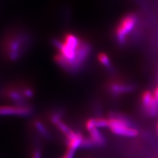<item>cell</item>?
Returning <instances> with one entry per match:
<instances>
[{"label": "cell", "instance_id": "6da1fadb", "mask_svg": "<svg viewBox=\"0 0 158 158\" xmlns=\"http://www.w3.org/2000/svg\"><path fill=\"white\" fill-rule=\"evenodd\" d=\"M56 44L58 53L55 57L56 61L70 73L77 72L90 53V45L73 34H67L62 41L57 42Z\"/></svg>", "mask_w": 158, "mask_h": 158}, {"label": "cell", "instance_id": "7a4b0ae2", "mask_svg": "<svg viewBox=\"0 0 158 158\" xmlns=\"http://www.w3.org/2000/svg\"><path fill=\"white\" fill-rule=\"evenodd\" d=\"M107 118L108 128L113 134L125 137H136L138 135V130L126 116L111 113Z\"/></svg>", "mask_w": 158, "mask_h": 158}, {"label": "cell", "instance_id": "3957f363", "mask_svg": "<svg viewBox=\"0 0 158 158\" xmlns=\"http://www.w3.org/2000/svg\"><path fill=\"white\" fill-rule=\"evenodd\" d=\"M138 16L135 13H128L123 17L115 28V34L118 44L123 45L127 42L128 36L133 32L138 23Z\"/></svg>", "mask_w": 158, "mask_h": 158}, {"label": "cell", "instance_id": "277c9868", "mask_svg": "<svg viewBox=\"0 0 158 158\" xmlns=\"http://www.w3.org/2000/svg\"><path fill=\"white\" fill-rule=\"evenodd\" d=\"M32 107L27 104L0 106V115L28 116L31 114Z\"/></svg>", "mask_w": 158, "mask_h": 158}, {"label": "cell", "instance_id": "5b68a950", "mask_svg": "<svg viewBox=\"0 0 158 158\" xmlns=\"http://www.w3.org/2000/svg\"><path fill=\"white\" fill-rule=\"evenodd\" d=\"M85 138V137L81 132H75L72 130L67 136H65L67 147V149L76 151L79 147H82Z\"/></svg>", "mask_w": 158, "mask_h": 158}, {"label": "cell", "instance_id": "8992f818", "mask_svg": "<svg viewBox=\"0 0 158 158\" xmlns=\"http://www.w3.org/2000/svg\"><path fill=\"white\" fill-rule=\"evenodd\" d=\"M108 88L111 94L118 96L132 92L135 90V86L131 84L116 81L110 83Z\"/></svg>", "mask_w": 158, "mask_h": 158}, {"label": "cell", "instance_id": "52a82bcc", "mask_svg": "<svg viewBox=\"0 0 158 158\" xmlns=\"http://www.w3.org/2000/svg\"><path fill=\"white\" fill-rule=\"evenodd\" d=\"M89 138L92 141L94 147L102 146L106 144V138L98 128L89 131Z\"/></svg>", "mask_w": 158, "mask_h": 158}, {"label": "cell", "instance_id": "ba28073f", "mask_svg": "<svg viewBox=\"0 0 158 158\" xmlns=\"http://www.w3.org/2000/svg\"><path fill=\"white\" fill-rule=\"evenodd\" d=\"M154 98V94H152V93L150 91L146 90L143 92L141 97V101H142V106L144 111L147 110L148 107L150 106V103H152Z\"/></svg>", "mask_w": 158, "mask_h": 158}, {"label": "cell", "instance_id": "9c48e42d", "mask_svg": "<svg viewBox=\"0 0 158 158\" xmlns=\"http://www.w3.org/2000/svg\"><path fill=\"white\" fill-rule=\"evenodd\" d=\"M146 114L151 117H155L158 114V103L156 100L155 97L153 99L152 103L150 106L148 107L147 110L145 111Z\"/></svg>", "mask_w": 158, "mask_h": 158}, {"label": "cell", "instance_id": "30bf717a", "mask_svg": "<svg viewBox=\"0 0 158 158\" xmlns=\"http://www.w3.org/2000/svg\"><path fill=\"white\" fill-rule=\"evenodd\" d=\"M34 127L38 131L40 135L45 138H48L49 136V133L46 127L40 121H36L34 122Z\"/></svg>", "mask_w": 158, "mask_h": 158}, {"label": "cell", "instance_id": "8fae6325", "mask_svg": "<svg viewBox=\"0 0 158 158\" xmlns=\"http://www.w3.org/2000/svg\"><path fill=\"white\" fill-rule=\"evenodd\" d=\"M98 59L102 65H103L105 67L110 69L111 67V63L110 59V57H108L106 53H100L98 54Z\"/></svg>", "mask_w": 158, "mask_h": 158}, {"label": "cell", "instance_id": "7c38bea8", "mask_svg": "<svg viewBox=\"0 0 158 158\" xmlns=\"http://www.w3.org/2000/svg\"><path fill=\"white\" fill-rule=\"evenodd\" d=\"M93 118L95 127L96 128H108V118H106L103 117H96Z\"/></svg>", "mask_w": 158, "mask_h": 158}, {"label": "cell", "instance_id": "4fadbf2b", "mask_svg": "<svg viewBox=\"0 0 158 158\" xmlns=\"http://www.w3.org/2000/svg\"><path fill=\"white\" fill-rule=\"evenodd\" d=\"M75 151L71 149H67L65 154H64L60 158H74L75 156Z\"/></svg>", "mask_w": 158, "mask_h": 158}, {"label": "cell", "instance_id": "5bb4252c", "mask_svg": "<svg viewBox=\"0 0 158 158\" xmlns=\"http://www.w3.org/2000/svg\"><path fill=\"white\" fill-rule=\"evenodd\" d=\"M32 158H42L41 151L38 149L34 150L32 153Z\"/></svg>", "mask_w": 158, "mask_h": 158}, {"label": "cell", "instance_id": "9a60e30c", "mask_svg": "<svg viewBox=\"0 0 158 158\" xmlns=\"http://www.w3.org/2000/svg\"><path fill=\"white\" fill-rule=\"evenodd\" d=\"M154 96L156 98V100L158 103V85L156 86L155 90H154Z\"/></svg>", "mask_w": 158, "mask_h": 158}, {"label": "cell", "instance_id": "2e32d148", "mask_svg": "<svg viewBox=\"0 0 158 158\" xmlns=\"http://www.w3.org/2000/svg\"><path fill=\"white\" fill-rule=\"evenodd\" d=\"M157 132H158V123H157Z\"/></svg>", "mask_w": 158, "mask_h": 158}]
</instances>
